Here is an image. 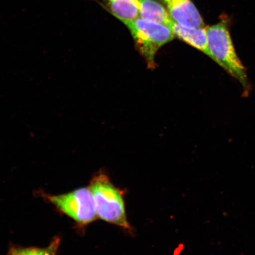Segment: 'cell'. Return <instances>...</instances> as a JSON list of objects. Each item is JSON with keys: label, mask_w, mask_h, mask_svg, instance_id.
I'll return each instance as SVG.
<instances>
[{"label": "cell", "mask_w": 255, "mask_h": 255, "mask_svg": "<svg viewBox=\"0 0 255 255\" xmlns=\"http://www.w3.org/2000/svg\"><path fill=\"white\" fill-rule=\"evenodd\" d=\"M207 36L212 59L248 91L250 86L246 69L236 52L227 20L207 27Z\"/></svg>", "instance_id": "1"}, {"label": "cell", "mask_w": 255, "mask_h": 255, "mask_svg": "<svg viewBox=\"0 0 255 255\" xmlns=\"http://www.w3.org/2000/svg\"><path fill=\"white\" fill-rule=\"evenodd\" d=\"M98 218L127 231L131 227L127 221L123 193L112 183L108 175L99 173L89 186Z\"/></svg>", "instance_id": "2"}, {"label": "cell", "mask_w": 255, "mask_h": 255, "mask_svg": "<svg viewBox=\"0 0 255 255\" xmlns=\"http://www.w3.org/2000/svg\"><path fill=\"white\" fill-rule=\"evenodd\" d=\"M123 23L128 28L137 49L151 67L155 65L158 50L175 37L173 32L167 25L140 17Z\"/></svg>", "instance_id": "3"}, {"label": "cell", "mask_w": 255, "mask_h": 255, "mask_svg": "<svg viewBox=\"0 0 255 255\" xmlns=\"http://www.w3.org/2000/svg\"><path fill=\"white\" fill-rule=\"evenodd\" d=\"M44 198L80 225L90 224L97 218L94 197L89 187L60 195L44 194Z\"/></svg>", "instance_id": "4"}, {"label": "cell", "mask_w": 255, "mask_h": 255, "mask_svg": "<svg viewBox=\"0 0 255 255\" xmlns=\"http://www.w3.org/2000/svg\"><path fill=\"white\" fill-rule=\"evenodd\" d=\"M178 24L190 27H205L198 9L191 0H157Z\"/></svg>", "instance_id": "5"}, {"label": "cell", "mask_w": 255, "mask_h": 255, "mask_svg": "<svg viewBox=\"0 0 255 255\" xmlns=\"http://www.w3.org/2000/svg\"><path fill=\"white\" fill-rule=\"evenodd\" d=\"M168 27L173 32L175 37L199 50L212 59L207 41V28L185 26L174 21Z\"/></svg>", "instance_id": "6"}, {"label": "cell", "mask_w": 255, "mask_h": 255, "mask_svg": "<svg viewBox=\"0 0 255 255\" xmlns=\"http://www.w3.org/2000/svg\"><path fill=\"white\" fill-rule=\"evenodd\" d=\"M139 17L169 27L174 20L166 8L155 0H137Z\"/></svg>", "instance_id": "7"}, {"label": "cell", "mask_w": 255, "mask_h": 255, "mask_svg": "<svg viewBox=\"0 0 255 255\" xmlns=\"http://www.w3.org/2000/svg\"><path fill=\"white\" fill-rule=\"evenodd\" d=\"M101 4L112 14L124 22L139 17L137 0H101Z\"/></svg>", "instance_id": "8"}, {"label": "cell", "mask_w": 255, "mask_h": 255, "mask_svg": "<svg viewBox=\"0 0 255 255\" xmlns=\"http://www.w3.org/2000/svg\"><path fill=\"white\" fill-rule=\"evenodd\" d=\"M60 244V239L56 237L46 248L21 247L11 246L8 255H57Z\"/></svg>", "instance_id": "9"}]
</instances>
